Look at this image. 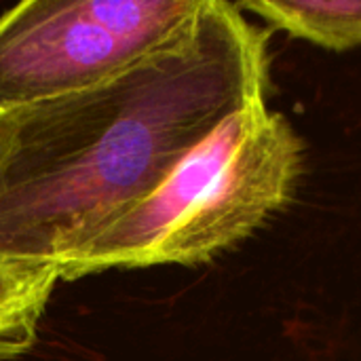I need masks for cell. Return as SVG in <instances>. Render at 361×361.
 <instances>
[{
	"instance_id": "5",
	"label": "cell",
	"mask_w": 361,
	"mask_h": 361,
	"mask_svg": "<svg viewBox=\"0 0 361 361\" xmlns=\"http://www.w3.org/2000/svg\"><path fill=\"white\" fill-rule=\"evenodd\" d=\"M239 8L324 49L361 47V0H250Z\"/></svg>"
},
{
	"instance_id": "2",
	"label": "cell",
	"mask_w": 361,
	"mask_h": 361,
	"mask_svg": "<svg viewBox=\"0 0 361 361\" xmlns=\"http://www.w3.org/2000/svg\"><path fill=\"white\" fill-rule=\"evenodd\" d=\"M300 167L302 144L292 125L267 99H254L228 114L154 190L59 260V279L209 262L290 203Z\"/></svg>"
},
{
	"instance_id": "6",
	"label": "cell",
	"mask_w": 361,
	"mask_h": 361,
	"mask_svg": "<svg viewBox=\"0 0 361 361\" xmlns=\"http://www.w3.org/2000/svg\"><path fill=\"white\" fill-rule=\"evenodd\" d=\"M0 116H2V114H0Z\"/></svg>"
},
{
	"instance_id": "3",
	"label": "cell",
	"mask_w": 361,
	"mask_h": 361,
	"mask_svg": "<svg viewBox=\"0 0 361 361\" xmlns=\"http://www.w3.org/2000/svg\"><path fill=\"white\" fill-rule=\"evenodd\" d=\"M205 0H27L0 15V114L91 89L176 40Z\"/></svg>"
},
{
	"instance_id": "4",
	"label": "cell",
	"mask_w": 361,
	"mask_h": 361,
	"mask_svg": "<svg viewBox=\"0 0 361 361\" xmlns=\"http://www.w3.org/2000/svg\"><path fill=\"white\" fill-rule=\"evenodd\" d=\"M59 281L57 264L0 256V361L25 355Z\"/></svg>"
},
{
	"instance_id": "1",
	"label": "cell",
	"mask_w": 361,
	"mask_h": 361,
	"mask_svg": "<svg viewBox=\"0 0 361 361\" xmlns=\"http://www.w3.org/2000/svg\"><path fill=\"white\" fill-rule=\"evenodd\" d=\"M267 34L239 4L199 17L133 68L0 116V256L57 264L163 178L228 114L267 99Z\"/></svg>"
}]
</instances>
